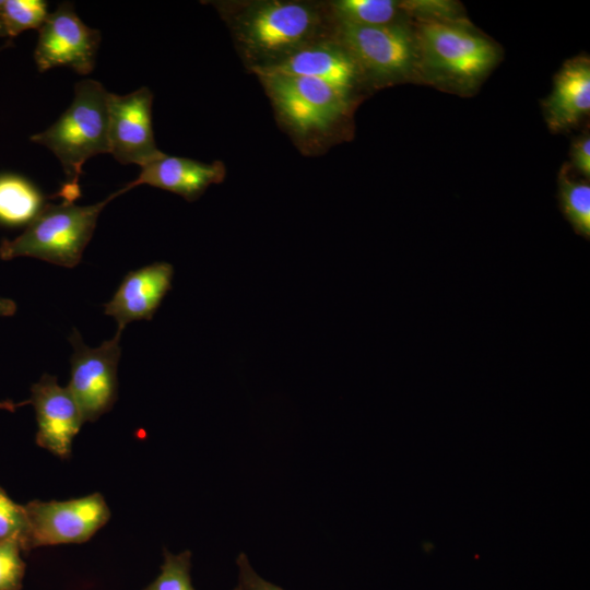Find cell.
I'll return each instance as SVG.
<instances>
[{
  "mask_svg": "<svg viewBox=\"0 0 590 590\" xmlns=\"http://www.w3.org/2000/svg\"><path fill=\"white\" fill-rule=\"evenodd\" d=\"M47 7L44 0H4L0 17L5 37L14 38L26 30H38L48 15Z\"/></svg>",
  "mask_w": 590,
  "mask_h": 590,
  "instance_id": "cell-19",
  "label": "cell"
},
{
  "mask_svg": "<svg viewBox=\"0 0 590 590\" xmlns=\"http://www.w3.org/2000/svg\"><path fill=\"white\" fill-rule=\"evenodd\" d=\"M415 38L425 68L459 85L480 81L498 58L491 42L451 22H424Z\"/></svg>",
  "mask_w": 590,
  "mask_h": 590,
  "instance_id": "cell-5",
  "label": "cell"
},
{
  "mask_svg": "<svg viewBox=\"0 0 590 590\" xmlns=\"http://www.w3.org/2000/svg\"><path fill=\"white\" fill-rule=\"evenodd\" d=\"M334 36L356 62L364 82L386 84L413 73L418 51L405 24L362 26L334 23Z\"/></svg>",
  "mask_w": 590,
  "mask_h": 590,
  "instance_id": "cell-6",
  "label": "cell"
},
{
  "mask_svg": "<svg viewBox=\"0 0 590 590\" xmlns=\"http://www.w3.org/2000/svg\"><path fill=\"white\" fill-rule=\"evenodd\" d=\"M120 332L97 347H88L76 329L69 341L73 347L70 382L67 387L84 422H94L111 410L117 400V367L120 358Z\"/></svg>",
  "mask_w": 590,
  "mask_h": 590,
  "instance_id": "cell-8",
  "label": "cell"
},
{
  "mask_svg": "<svg viewBox=\"0 0 590 590\" xmlns=\"http://www.w3.org/2000/svg\"><path fill=\"white\" fill-rule=\"evenodd\" d=\"M21 544L15 540L0 542V590H21L25 563Z\"/></svg>",
  "mask_w": 590,
  "mask_h": 590,
  "instance_id": "cell-22",
  "label": "cell"
},
{
  "mask_svg": "<svg viewBox=\"0 0 590 590\" xmlns=\"http://www.w3.org/2000/svg\"><path fill=\"white\" fill-rule=\"evenodd\" d=\"M213 5L252 74L334 34L327 1L240 0L217 1Z\"/></svg>",
  "mask_w": 590,
  "mask_h": 590,
  "instance_id": "cell-1",
  "label": "cell"
},
{
  "mask_svg": "<svg viewBox=\"0 0 590 590\" xmlns=\"http://www.w3.org/2000/svg\"><path fill=\"white\" fill-rule=\"evenodd\" d=\"M257 76L278 123L303 154H322L344 134L354 94L310 78L279 73Z\"/></svg>",
  "mask_w": 590,
  "mask_h": 590,
  "instance_id": "cell-2",
  "label": "cell"
},
{
  "mask_svg": "<svg viewBox=\"0 0 590 590\" xmlns=\"http://www.w3.org/2000/svg\"><path fill=\"white\" fill-rule=\"evenodd\" d=\"M406 15L423 16L425 22H450L457 13L453 3L447 1H402Z\"/></svg>",
  "mask_w": 590,
  "mask_h": 590,
  "instance_id": "cell-23",
  "label": "cell"
},
{
  "mask_svg": "<svg viewBox=\"0 0 590 590\" xmlns=\"http://www.w3.org/2000/svg\"><path fill=\"white\" fill-rule=\"evenodd\" d=\"M16 311V304L10 298L0 297V317L13 316ZM30 403L28 401L22 403H13L11 401L0 402V409L14 411L17 406Z\"/></svg>",
  "mask_w": 590,
  "mask_h": 590,
  "instance_id": "cell-26",
  "label": "cell"
},
{
  "mask_svg": "<svg viewBox=\"0 0 590 590\" xmlns=\"http://www.w3.org/2000/svg\"><path fill=\"white\" fill-rule=\"evenodd\" d=\"M590 110V61L577 57L565 62L544 102L546 122L552 130L576 126Z\"/></svg>",
  "mask_w": 590,
  "mask_h": 590,
  "instance_id": "cell-15",
  "label": "cell"
},
{
  "mask_svg": "<svg viewBox=\"0 0 590 590\" xmlns=\"http://www.w3.org/2000/svg\"><path fill=\"white\" fill-rule=\"evenodd\" d=\"M28 532L23 551L83 543L104 527L110 510L99 493L69 500H32L24 505Z\"/></svg>",
  "mask_w": 590,
  "mask_h": 590,
  "instance_id": "cell-7",
  "label": "cell"
},
{
  "mask_svg": "<svg viewBox=\"0 0 590 590\" xmlns=\"http://www.w3.org/2000/svg\"><path fill=\"white\" fill-rule=\"evenodd\" d=\"M0 37H5V33H4V30H3L1 17H0Z\"/></svg>",
  "mask_w": 590,
  "mask_h": 590,
  "instance_id": "cell-27",
  "label": "cell"
},
{
  "mask_svg": "<svg viewBox=\"0 0 590 590\" xmlns=\"http://www.w3.org/2000/svg\"><path fill=\"white\" fill-rule=\"evenodd\" d=\"M101 33L85 25L69 2H62L38 28L34 59L39 72L69 67L88 74L95 64Z\"/></svg>",
  "mask_w": 590,
  "mask_h": 590,
  "instance_id": "cell-9",
  "label": "cell"
},
{
  "mask_svg": "<svg viewBox=\"0 0 590 590\" xmlns=\"http://www.w3.org/2000/svg\"><path fill=\"white\" fill-rule=\"evenodd\" d=\"M152 103L153 94L146 86L127 95L109 93V153L119 163L142 167L164 154L154 140Z\"/></svg>",
  "mask_w": 590,
  "mask_h": 590,
  "instance_id": "cell-10",
  "label": "cell"
},
{
  "mask_svg": "<svg viewBox=\"0 0 590 590\" xmlns=\"http://www.w3.org/2000/svg\"><path fill=\"white\" fill-rule=\"evenodd\" d=\"M327 5L334 23L388 26L403 24L406 15L402 1L394 0H334Z\"/></svg>",
  "mask_w": 590,
  "mask_h": 590,
  "instance_id": "cell-17",
  "label": "cell"
},
{
  "mask_svg": "<svg viewBox=\"0 0 590 590\" xmlns=\"http://www.w3.org/2000/svg\"><path fill=\"white\" fill-rule=\"evenodd\" d=\"M174 268L167 262H154L130 271L104 312L115 318L117 332L134 320H151L166 293L172 288Z\"/></svg>",
  "mask_w": 590,
  "mask_h": 590,
  "instance_id": "cell-13",
  "label": "cell"
},
{
  "mask_svg": "<svg viewBox=\"0 0 590 590\" xmlns=\"http://www.w3.org/2000/svg\"><path fill=\"white\" fill-rule=\"evenodd\" d=\"M27 532L28 522L24 506L13 502L0 486V542L15 540L23 551Z\"/></svg>",
  "mask_w": 590,
  "mask_h": 590,
  "instance_id": "cell-21",
  "label": "cell"
},
{
  "mask_svg": "<svg viewBox=\"0 0 590 590\" xmlns=\"http://www.w3.org/2000/svg\"><path fill=\"white\" fill-rule=\"evenodd\" d=\"M190 567V551L173 554L164 550L161 571L144 590H194L191 582Z\"/></svg>",
  "mask_w": 590,
  "mask_h": 590,
  "instance_id": "cell-20",
  "label": "cell"
},
{
  "mask_svg": "<svg viewBox=\"0 0 590 590\" xmlns=\"http://www.w3.org/2000/svg\"><path fill=\"white\" fill-rule=\"evenodd\" d=\"M108 99L109 92L102 83L80 81L72 103L57 121L31 137L32 142L46 146L60 161L67 177L57 193L62 200L74 202L80 197L84 163L96 154L109 153Z\"/></svg>",
  "mask_w": 590,
  "mask_h": 590,
  "instance_id": "cell-3",
  "label": "cell"
},
{
  "mask_svg": "<svg viewBox=\"0 0 590 590\" xmlns=\"http://www.w3.org/2000/svg\"><path fill=\"white\" fill-rule=\"evenodd\" d=\"M44 206L45 197L28 179L16 174H0V225L27 226Z\"/></svg>",
  "mask_w": 590,
  "mask_h": 590,
  "instance_id": "cell-16",
  "label": "cell"
},
{
  "mask_svg": "<svg viewBox=\"0 0 590 590\" xmlns=\"http://www.w3.org/2000/svg\"><path fill=\"white\" fill-rule=\"evenodd\" d=\"M316 79L355 95L365 83L361 71L344 46L333 36L309 44L276 64L259 71Z\"/></svg>",
  "mask_w": 590,
  "mask_h": 590,
  "instance_id": "cell-12",
  "label": "cell"
},
{
  "mask_svg": "<svg viewBox=\"0 0 590 590\" xmlns=\"http://www.w3.org/2000/svg\"><path fill=\"white\" fill-rule=\"evenodd\" d=\"M31 399L36 413V444L52 455L68 459L72 440L85 423L68 388L58 384L56 376L44 374L32 386Z\"/></svg>",
  "mask_w": 590,
  "mask_h": 590,
  "instance_id": "cell-11",
  "label": "cell"
},
{
  "mask_svg": "<svg viewBox=\"0 0 590 590\" xmlns=\"http://www.w3.org/2000/svg\"><path fill=\"white\" fill-rule=\"evenodd\" d=\"M225 176L226 167L221 161L203 163L164 153L142 166L137 179L121 189L126 192L140 185H150L179 194L187 201H194L211 185L222 182Z\"/></svg>",
  "mask_w": 590,
  "mask_h": 590,
  "instance_id": "cell-14",
  "label": "cell"
},
{
  "mask_svg": "<svg viewBox=\"0 0 590 590\" xmlns=\"http://www.w3.org/2000/svg\"><path fill=\"white\" fill-rule=\"evenodd\" d=\"M571 163L585 177L590 176V137L583 134L571 146Z\"/></svg>",
  "mask_w": 590,
  "mask_h": 590,
  "instance_id": "cell-25",
  "label": "cell"
},
{
  "mask_svg": "<svg viewBox=\"0 0 590 590\" xmlns=\"http://www.w3.org/2000/svg\"><path fill=\"white\" fill-rule=\"evenodd\" d=\"M238 585L234 590H283L274 583L259 576L250 565L246 554L237 557Z\"/></svg>",
  "mask_w": 590,
  "mask_h": 590,
  "instance_id": "cell-24",
  "label": "cell"
},
{
  "mask_svg": "<svg viewBox=\"0 0 590 590\" xmlns=\"http://www.w3.org/2000/svg\"><path fill=\"white\" fill-rule=\"evenodd\" d=\"M122 193L120 189L98 203L83 206L67 200L45 204L22 234L13 239H2L0 259L32 257L74 268L93 236L101 211Z\"/></svg>",
  "mask_w": 590,
  "mask_h": 590,
  "instance_id": "cell-4",
  "label": "cell"
},
{
  "mask_svg": "<svg viewBox=\"0 0 590 590\" xmlns=\"http://www.w3.org/2000/svg\"><path fill=\"white\" fill-rule=\"evenodd\" d=\"M560 209L576 234L590 238V185L571 180L563 169L558 176Z\"/></svg>",
  "mask_w": 590,
  "mask_h": 590,
  "instance_id": "cell-18",
  "label": "cell"
}]
</instances>
